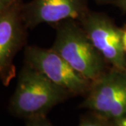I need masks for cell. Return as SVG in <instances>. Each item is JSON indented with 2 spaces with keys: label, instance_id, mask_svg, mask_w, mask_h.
<instances>
[{
  "label": "cell",
  "instance_id": "7",
  "mask_svg": "<svg viewBox=\"0 0 126 126\" xmlns=\"http://www.w3.org/2000/svg\"><path fill=\"white\" fill-rule=\"evenodd\" d=\"M88 11L87 0H32L22 5V16L27 27L70 20L79 22Z\"/></svg>",
  "mask_w": 126,
  "mask_h": 126
},
{
  "label": "cell",
  "instance_id": "2",
  "mask_svg": "<svg viewBox=\"0 0 126 126\" xmlns=\"http://www.w3.org/2000/svg\"><path fill=\"white\" fill-rule=\"evenodd\" d=\"M76 20L59 25L52 48L78 73L91 82L106 72L105 60Z\"/></svg>",
  "mask_w": 126,
  "mask_h": 126
},
{
  "label": "cell",
  "instance_id": "1",
  "mask_svg": "<svg viewBox=\"0 0 126 126\" xmlns=\"http://www.w3.org/2000/svg\"><path fill=\"white\" fill-rule=\"evenodd\" d=\"M68 94L66 90L26 64L20 73L10 109L16 116L27 118L45 116Z\"/></svg>",
  "mask_w": 126,
  "mask_h": 126
},
{
  "label": "cell",
  "instance_id": "14",
  "mask_svg": "<svg viewBox=\"0 0 126 126\" xmlns=\"http://www.w3.org/2000/svg\"><path fill=\"white\" fill-rule=\"evenodd\" d=\"M97 2L100 4H107V3H113L115 0H95Z\"/></svg>",
  "mask_w": 126,
  "mask_h": 126
},
{
  "label": "cell",
  "instance_id": "6",
  "mask_svg": "<svg viewBox=\"0 0 126 126\" xmlns=\"http://www.w3.org/2000/svg\"><path fill=\"white\" fill-rule=\"evenodd\" d=\"M23 4L16 0L0 14V80L6 86L16 74L14 58L25 38Z\"/></svg>",
  "mask_w": 126,
  "mask_h": 126
},
{
  "label": "cell",
  "instance_id": "11",
  "mask_svg": "<svg viewBox=\"0 0 126 126\" xmlns=\"http://www.w3.org/2000/svg\"><path fill=\"white\" fill-rule=\"evenodd\" d=\"M113 3L126 12V0H115Z\"/></svg>",
  "mask_w": 126,
  "mask_h": 126
},
{
  "label": "cell",
  "instance_id": "9",
  "mask_svg": "<svg viewBox=\"0 0 126 126\" xmlns=\"http://www.w3.org/2000/svg\"><path fill=\"white\" fill-rule=\"evenodd\" d=\"M27 126H53L46 118L45 116H39L36 117L27 118Z\"/></svg>",
  "mask_w": 126,
  "mask_h": 126
},
{
  "label": "cell",
  "instance_id": "8",
  "mask_svg": "<svg viewBox=\"0 0 126 126\" xmlns=\"http://www.w3.org/2000/svg\"><path fill=\"white\" fill-rule=\"evenodd\" d=\"M103 118H88L82 120L79 126H108Z\"/></svg>",
  "mask_w": 126,
  "mask_h": 126
},
{
  "label": "cell",
  "instance_id": "4",
  "mask_svg": "<svg viewBox=\"0 0 126 126\" xmlns=\"http://www.w3.org/2000/svg\"><path fill=\"white\" fill-rule=\"evenodd\" d=\"M25 58L27 64L43 74L69 94H83L90 89L92 82L73 69L52 48L27 46Z\"/></svg>",
  "mask_w": 126,
  "mask_h": 126
},
{
  "label": "cell",
  "instance_id": "3",
  "mask_svg": "<svg viewBox=\"0 0 126 126\" xmlns=\"http://www.w3.org/2000/svg\"><path fill=\"white\" fill-rule=\"evenodd\" d=\"M82 107L113 122L126 115V71L113 68L91 83Z\"/></svg>",
  "mask_w": 126,
  "mask_h": 126
},
{
  "label": "cell",
  "instance_id": "5",
  "mask_svg": "<svg viewBox=\"0 0 126 126\" xmlns=\"http://www.w3.org/2000/svg\"><path fill=\"white\" fill-rule=\"evenodd\" d=\"M94 48L113 68L126 71L123 30L102 13L88 11L79 21Z\"/></svg>",
  "mask_w": 126,
  "mask_h": 126
},
{
  "label": "cell",
  "instance_id": "12",
  "mask_svg": "<svg viewBox=\"0 0 126 126\" xmlns=\"http://www.w3.org/2000/svg\"><path fill=\"white\" fill-rule=\"evenodd\" d=\"M115 126H126V115L113 121Z\"/></svg>",
  "mask_w": 126,
  "mask_h": 126
},
{
  "label": "cell",
  "instance_id": "13",
  "mask_svg": "<svg viewBox=\"0 0 126 126\" xmlns=\"http://www.w3.org/2000/svg\"><path fill=\"white\" fill-rule=\"evenodd\" d=\"M123 48L126 53V30H123Z\"/></svg>",
  "mask_w": 126,
  "mask_h": 126
},
{
  "label": "cell",
  "instance_id": "10",
  "mask_svg": "<svg viewBox=\"0 0 126 126\" xmlns=\"http://www.w3.org/2000/svg\"><path fill=\"white\" fill-rule=\"evenodd\" d=\"M16 0H0V14L9 7Z\"/></svg>",
  "mask_w": 126,
  "mask_h": 126
}]
</instances>
